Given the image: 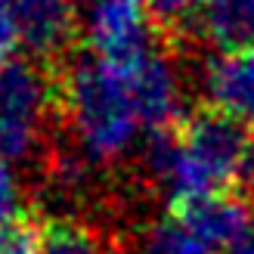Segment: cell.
Segmentation results:
<instances>
[{"instance_id":"10","label":"cell","mask_w":254,"mask_h":254,"mask_svg":"<svg viewBox=\"0 0 254 254\" xmlns=\"http://www.w3.org/2000/svg\"><path fill=\"white\" fill-rule=\"evenodd\" d=\"M146 254H214L205 242L183 230L174 217H164L149 230L146 239Z\"/></svg>"},{"instance_id":"5","label":"cell","mask_w":254,"mask_h":254,"mask_svg":"<svg viewBox=\"0 0 254 254\" xmlns=\"http://www.w3.org/2000/svg\"><path fill=\"white\" fill-rule=\"evenodd\" d=\"M12 3H16L22 44L31 50L34 59L50 65L74 50L78 25H74L71 0H12Z\"/></svg>"},{"instance_id":"9","label":"cell","mask_w":254,"mask_h":254,"mask_svg":"<svg viewBox=\"0 0 254 254\" xmlns=\"http://www.w3.org/2000/svg\"><path fill=\"white\" fill-rule=\"evenodd\" d=\"M41 254H106L93 230L68 217H53L41 223Z\"/></svg>"},{"instance_id":"2","label":"cell","mask_w":254,"mask_h":254,"mask_svg":"<svg viewBox=\"0 0 254 254\" xmlns=\"http://www.w3.org/2000/svg\"><path fill=\"white\" fill-rule=\"evenodd\" d=\"M53 109V84L41 62L12 56L0 65V158L22 161L41 136L44 115Z\"/></svg>"},{"instance_id":"14","label":"cell","mask_w":254,"mask_h":254,"mask_svg":"<svg viewBox=\"0 0 254 254\" xmlns=\"http://www.w3.org/2000/svg\"><path fill=\"white\" fill-rule=\"evenodd\" d=\"M230 254H254V230H251L248 236L239 239V242L230 248Z\"/></svg>"},{"instance_id":"11","label":"cell","mask_w":254,"mask_h":254,"mask_svg":"<svg viewBox=\"0 0 254 254\" xmlns=\"http://www.w3.org/2000/svg\"><path fill=\"white\" fill-rule=\"evenodd\" d=\"M0 254H41V223L31 214L0 226Z\"/></svg>"},{"instance_id":"12","label":"cell","mask_w":254,"mask_h":254,"mask_svg":"<svg viewBox=\"0 0 254 254\" xmlns=\"http://www.w3.org/2000/svg\"><path fill=\"white\" fill-rule=\"evenodd\" d=\"M22 211V198H19V183H16V174H12L9 161L0 158V226L16 220Z\"/></svg>"},{"instance_id":"6","label":"cell","mask_w":254,"mask_h":254,"mask_svg":"<svg viewBox=\"0 0 254 254\" xmlns=\"http://www.w3.org/2000/svg\"><path fill=\"white\" fill-rule=\"evenodd\" d=\"M208 106L254 127V47L230 50L208 62Z\"/></svg>"},{"instance_id":"13","label":"cell","mask_w":254,"mask_h":254,"mask_svg":"<svg viewBox=\"0 0 254 254\" xmlns=\"http://www.w3.org/2000/svg\"><path fill=\"white\" fill-rule=\"evenodd\" d=\"M19 44H22V34H19L16 3L12 0H0V65L16 56Z\"/></svg>"},{"instance_id":"7","label":"cell","mask_w":254,"mask_h":254,"mask_svg":"<svg viewBox=\"0 0 254 254\" xmlns=\"http://www.w3.org/2000/svg\"><path fill=\"white\" fill-rule=\"evenodd\" d=\"M205 34L223 53L254 47V0H205Z\"/></svg>"},{"instance_id":"1","label":"cell","mask_w":254,"mask_h":254,"mask_svg":"<svg viewBox=\"0 0 254 254\" xmlns=\"http://www.w3.org/2000/svg\"><path fill=\"white\" fill-rule=\"evenodd\" d=\"M53 84V109L68 115L78 143L90 158H112L130 146L139 127L121 62L99 59L74 47L47 65Z\"/></svg>"},{"instance_id":"4","label":"cell","mask_w":254,"mask_h":254,"mask_svg":"<svg viewBox=\"0 0 254 254\" xmlns=\"http://www.w3.org/2000/svg\"><path fill=\"white\" fill-rule=\"evenodd\" d=\"M103 59V56H99ZM130 87V99L136 109L139 127H149V133L168 130L180 121L177 112V81L171 74V65L155 47L146 50L143 56L121 62Z\"/></svg>"},{"instance_id":"3","label":"cell","mask_w":254,"mask_h":254,"mask_svg":"<svg viewBox=\"0 0 254 254\" xmlns=\"http://www.w3.org/2000/svg\"><path fill=\"white\" fill-rule=\"evenodd\" d=\"M211 251L233 248L242 236L251 233V205L248 198L233 192L217 195H180L171 198V214Z\"/></svg>"},{"instance_id":"8","label":"cell","mask_w":254,"mask_h":254,"mask_svg":"<svg viewBox=\"0 0 254 254\" xmlns=\"http://www.w3.org/2000/svg\"><path fill=\"white\" fill-rule=\"evenodd\" d=\"M146 9L161 44H177L205 31V0H146Z\"/></svg>"}]
</instances>
